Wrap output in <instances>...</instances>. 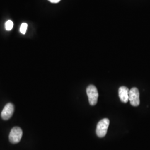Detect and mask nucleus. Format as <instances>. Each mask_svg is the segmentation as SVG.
<instances>
[{
  "label": "nucleus",
  "instance_id": "obj_2",
  "mask_svg": "<svg viewBox=\"0 0 150 150\" xmlns=\"http://www.w3.org/2000/svg\"><path fill=\"white\" fill-rule=\"evenodd\" d=\"M87 95L88 97V101L92 106L95 105L98 101V93L97 88L94 85H89L86 89Z\"/></svg>",
  "mask_w": 150,
  "mask_h": 150
},
{
  "label": "nucleus",
  "instance_id": "obj_1",
  "mask_svg": "<svg viewBox=\"0 0 150 150\" xmlns=\"http://www.w3.org/2000/svg\"><path fill=\"white\" fill-rule=\"evenodd\" d=\"M110 125V120L108 118H103L97 123L96 134L100 138L103 137L107 134V129Z\"/></svg>",
  "mask_w": 150,
  "mask_h": 150
},
{
  "label": "nucleus",
  "instance_id": "obj_9",
  "mask_svg": "<svg viewBox=\"0 0 150 150\" xmlns=\"http://www.w3.org/2000/svg\"><path fill=\"white\" fill-rule=\"evenodd\" d=\"M48 1H50V2L51 3H53V4H57L58 2H59V1L61 0H48Z\"/></svg>",
  "mask_w": 150,
  "mask_h": 150
},
{
  "label": "nucleus",
  "instance_id": "obj_6",
  "mask_svg": "<svg viewBox=\"0 0 150 150\" xmlns=\"http://www.w3.org/2000/svg\"><path fill=\"white\" fill-rule=\"evenodd\" d=\"M129 88L126 86H121L118 90V95L120 100L123 103H127L129 100Z\"/></svg>",
  "mask_w": 150,
  "mask_h": 150
},
{
  "label": "nucleus",
  "instance_id": "obj_8",
  "mask_svg": "<svg viewBox=\"0 0 150 150\" xmlns=\"http://www.w3.org/2000/svg\"><path fill=\"white\" fill-rule=\"evenodd\" d=\"M27 26L28 25H27V23H22L21 25L20 26V32L21 33L23 34V35H25L26 33V31H27Z\"/></svg>",
  "mask_w": 150,
  "mask_h": 150
},
{
  "label": "nucleus",
  "instance_id": "obj_4",
  "mask_svg": "<svg viewBox=\"0 0 150 150\" xmlns=\"http://www.w3.org/2000/svg\"><path fill=\"white\" fill-rule=\"evenodd\" d=\"M129 100L131 105L134 107H137L139 105V90L136 87L132 88L129 92Z\"/></svg>",
  "mask_w": 150,
  "mask_h": 150
},
{
  "label": "nucleus",
  "instance_id": "obj_3",
  "mask_svg": "<svg viewBox=\"0 0 150 150\" xmlns=\"http://www.w3.org/2000/svg\"><path fill=\"white\" fill-rule=\"evenodd\" d=\"M23 134L22 129L19 127H14L11 129L9 134V140L13 144L18 143L21 139Z\"/></svg>",
  "mask_w": 150,
  "mask_h": 150
},
{
  "label": "nucleus",
  "instance_id": "obj_7",
  "mask_svg": "<svg viewBox=\"0 0 150 150\" xmlns=\"http://www.w3.org/2000/svg\"><path fill=\"white\" fill-rule=\"evenodd\" d=\"M13 27V22L11 20L7 21L5 23L6 30L7 31H11Z\"/></svg>",
  "mask_w": 150,
  "mask_h": 150
},
{
  "label": "nucleus",
  "instance_id": "obj_5",
  "mask_svg": "<svg viewBox=\"0 0 150 150\" xmlns=\"http://www.w3.org/2000/svg\"><path fill=\"white\" fill-rule=\"evenodd\" d=\"M15 107L12 103H8L6 105L1 112V117L4 120H8L12 116L14 112Z\"/></svg>",
  "mask_w": 150,
  "mask_h": 150
}]
</instances>
